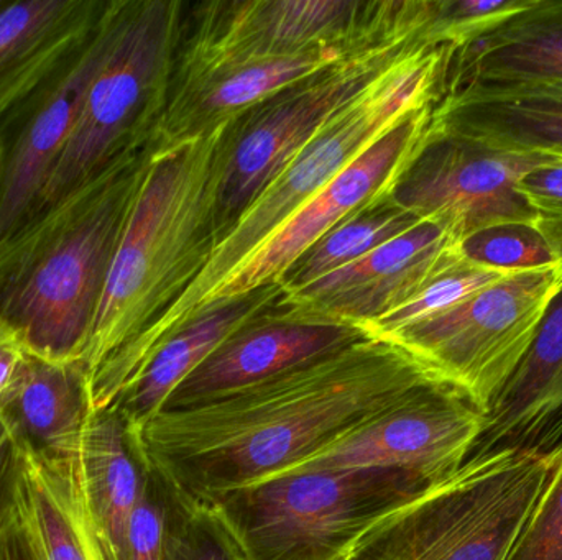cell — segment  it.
<instances>
[{"instance_id":"1","label":"cell","mask_w":562,"mask_h":560,"mask_svg":"<svg viewBox=\"0 0 562 560\" xmlns=\"http://www.w3.org/2000/svg\"><path fill=\"white\" fill-rule=\"evenodd\" d=\"M441 380L398 344L369 335L210 403L135 430L138 464L178 512L267 479L350 427Z\"/></svg>"},{"instance_id":"2","label":"cell","mask_w":562,"mask_h":560,"mask_svg":"<svg viewBox=\"0 0 562 560\" xmlns=\"http://www.w3.org/2000/svg\"><path fill=\"white\" fill-rule=\"evenodd\" d=\"M154 148L119 155L0 242V321L26 351L81 358Z\"/></svg>"},{"instance_id":"3","label":"cell","mask_w":562,"mask_h":560,"mask_svg":"<svg viewBox=\"0 0 562 560\" xmlns=\"http://www.w3.org/2000/svg\"><path fill=\"white\" fill-rule=\"evenodd\" d=\"M226 125L193 140L155 145L79 358L88 385L140 341L210 263L220 242Z\"/></svg>"},{"instance_id":"4","label":"cell","mask_w":562,"mask_h":560,"mask_svg":"<svg viewBox=\"0 0 562 560\" xmlns=\"http://www.w3.org/2000/svg\"><path fill=\"white\" fill-rule=\"evenodd\" d=\"M451 48L418 46L396 59L369 88L329 118L254 201L214 249L200 278L183 298L98 377L105 397H117L155 351L183 325L207 296L307 201L342 173L370 145L416 108L438 101Z\"/></svg>"},{"instance_id":"5","label":"cell","mask_w":562,"mask_h":560,"mask_svg":"<svg viewBox=\"0 0 562 560\" xmlns=\"http://www.w3.org/2000/svg\"><path fill=\"white\" fill-rule=\"evenodd\" d=\"M400 470L291 473L183 510L233 560H336L386 510L431 489Z\"/></svg>"},{"instance_id":"6","label":"cell","mask_w":562,"mask_h":560,"mask_svg":"<svg viewBox=\"0 0 562 560\" xmlns=\"http://www.w3.org/2000/svg\"><path fill=\"white\" fill-rule=\"evenodd\" d=\"M553 469L548 454L501 450L376 516L336 560H505Z\"/></svg>"},{"instance_id":"7","label":"cell","mask_w":562,"mask_h":560,"mask_svg":"<svg viewBox=\"0 0 562 560\" xmlns=\"http://www.w3.org/2000/svg\"><path fill=\"white\" fill-rule=\"evenodd\" d=\"M187 7L183 0H121L108 55L86 89L75 128L25 222L119 155L155 141Z\"/></svg>"},{"instance_id":"8","label":"cell","mask_w":562,"mask_h":560,"mask_svg":"<svg viewBox=\"0 0 562 560\" xmlns=\"http://www.w3.org/2000/svg\"><path fill=\"white\" fill-rule=\"evenodd\" d=\"M426 0H211L187 7L178 53L249 59L422 42Z\"/></svg>"},{"instance_id":"9","label":"cell","mask_w":562,"mask_h":560,"mask_svg":"<svg viewBox=\"0 0 562 560\" xmlns=\"http://www.w3.org/2000/svg\"><path fill=\"white\" fill-rule=\"evenodd\" d=\"M561 286V266L512 273L389 341L487 414Z\"/></svg>"},{"instance_id":"10","label":"cell","mask_w":562,"mask_h":560,"mask_svg":"<svg viewBox=\"0 0 562 560\" xmlns=\"http://www.w3.org/2000/svg\"><path fill=\"white\" fill-rule=\"evenodd\" d=\"M413 43L383 46L307 76L226 125L217 194V245L288 161Z\"/></svg>"},{"instance_id":"11","label":"cell","mask_w":562,"mask_h":560,"mask_svg":"<svg viewBox=\"0 0 562 560\" xmlns=\"http://www.w3.org/2000/svg\"><path fill=\"white\" fill-rule=\"evenodd\" d=\"M560 160L538 151L502 150L429 127L390 197L419 219L441 224L461 243L502 224L535 226L518 183L530 171Z\"/></svg>"},{"instance_id":"12","label":"cell","mask_w":562,"mask_h":560,"mask_svg":"<svg viewBox=\"0 0 562 560\" xmlns=\"http://www.w3.org/2000/svg\"><path fill=\"white\" fill-rule=\"evenodd\" d=\"M484 424L485 411L468 395L436 380L267 479L319 470H400L436 485L461 469Z\"/></svg>"},{"instance_id":"13","label":"cell","mask_w":562,"mask_h":560,"mask_svg":"<svg viewBox=\"0 0 562 560\" xmlns=\"http://www.w3.org/2000/svg\"><path fill=\"white\" fill-rule=\"evenodd\" d=\"M432 105L409 112L370 145L313 199L284 220L259 249L254 250L207 296L204 305L280 283L288 270L337 224L390 194L428 132Z\"/></svg>"},{"instance_id":"14","label":"cell","mask_w":562,"mask_h":560,"mask_svg":"<svg viewBox=\"0 0 562 560\" xmlns=\"http://www.w3.org/2000/svg\"><path fill=\"white\" fill-rule=\"evenodd\" d=\"M121 0H108L82 48L25 104L0 121V242L25 224L65 148L86 89L108 55Z\"/></svg>"},{"instance_id":"15","label":"cell","mask_w":562,"mask_h":560,"mask_svg":"<svg viewBox=\"0 0 562 560\" xmlns=\"http://www.w3.org/2000/svg\"><path fill=\"white\" fill-rule=\"evenodd\" d=\"M362 325L330 318L284 295L231 334L177 390L164 410L220 400L369 338Z\"/></svg>"},{"instance_id":"16","label":"cell","mask_w":562,"mask_h":560,"mask_svg":"<svg viewBox=\"0 0 562 560\" xmlns=\"http://www.w3.org/2000/svg\"><path fill=\"white\" fill-rule=\"evenodd\" d=\"M362 53L367 52L324 48L249 59L190 58L178 53L155 145L168 147L213 134L280 89Z\"/></svg>"},{"instance_id":"17","label":"cell","mask_w":562,"mask_h":560,"mask_svg":"<svg viewBox=\"0 0 562 560\" xmlns=\"http://www.w3.org/2000/svg\"><path fill=\"white\" fill-rule=\"evenodd\" d=\"M459 256V240L448 229L422 220L369 255L288 296L369 331Z\"/></svg>"},{"instance_id":"18","label":"cell","mask_w":562,"mask_h":560,"mask_svg":"<svg viewBox=\"0 0 562 560\" xmlns=\"http://www.w3.org/2000/svg\"><path fill=\"white\" fill-rule=\"evenodd\" d=\"M108 0L0 5V121L48 84L94 32Z\"/></svg>"},{"instance_id":"19","label":"cell","mask_w":562,"mask_h":560,"mask_svg":"<svg viewBox=\"0 0 562 560\" xmlns=\"http://www.w3.org/2000/svg\"><path fill=\"white\" fill-rule=\"evenodd\" d=\"M429 127L502 150L562 158V81L451 89L432 105Z\"/></svg>"},{"instance_id":"20","label":"cell","mask_w":562,"mask_h":560,"mask_svg":"<svg viewBox=\"0 0 562 560\" xmlns=\"http://www.w3.org/2000/svg\"><path fill=\"white\" fill-rule=\"evenodd\" d=\"M562 441V286L533 342L485 414L471 456L520 450L548 454Z\"/></svg>"},{"instance_id":"21","label":"cell","mask_w":562,"mask_h":560,"mask_svg":"<svg viewBox=\"0 0 562 560\" xmlns=\"http://www.w3.org/2000/svg\"><path fill=\"white\" fill-rule=\"evenodd\" d=\"M13 515L35 560H108L95 532L78 450L43 453L20 441Z\"/></svg>"},{"instance_id":"22","label":"cell","mask_w":562,"mask_h":560,"mask_svg":"<svg viewBox=\"0 0 562 560\" xmlns=\"http://www.w3.org/2000/svg\"><path fill=\"white\" fill-rule=\"evenodd\" d=\"M284 295L283 286L276 283L204 305L151 354L109 410L122 418L125 430L147 423L231 334Z\"/></svg>"},{"instance_id":"23","label":"cell","mask_w":562,"mask_h":560,"mask_svg":"<svg viewBox=\"0 0 562 560\" xmlns=\"http://www.w3.org/2000/svg\"><path fill=\"white\" fill-rule=\"evenodd\" d=\"M88 378L79 362L52 361L26 351L0 398V413L22 443L71 456L91 416Z\"/></svg>"},{"instance_id":"24","label":"cell","mask_w":562,"mask_h":560,"mask_svg":"<svg viewBox=\"0 0 562 560\" xmlns=\"http://www.w3.org/2000/svg\"><path fill=\"white\" fill-rule=\"evenodd\" d=\"M530 81H562V0H543L471 45L451 49L441 94L469 84Z\"/></svg>"},{"instance_id":"25","label":"cell","mask_w":562,"mask_h":560,"mask_svg":"<svg viewBox=\"0 0 562 560\" xmlns=\"http://www.w3.org/2000/svg\"><path fill=\"white\" fill-rule=\"evenodd\" d=\"M86 502L108 560H128L132 516L145 472L115 411H91L78 449Z\"/></svg>"},{"instance_id":"26","label":"cell","mask_w":562,"mask_h":560,"mask_svg":"<svg viewBox=\"0 0 562 560\" xmlns=\"http://www.w3.org/2000/svg\"><path fill=\"white\" fill-rule=\"evenodd\" d=\"M422 220L386 194L350 214L323 239L317 240L288 270L280 285L286 295H293L403 236Z\"/></svg>"},{"instance_id":"27","label":"cell","mask_w":562,"mask_h":560,"mask_svg":"<svg viewBox=\"0 0 562 560\" xmlns=\"http://www.w3.org/2000/svg\"><path fill=\"white\" fill-rule=\"evenodd\" d=\"M507 275L512 273L495 272L474 265L461 255L438 275L432 276L405 305L370 325L369 332L379 338H393L412 325L454 308L469 296Z\"/></svg>"},{"instance_id":"28","label":"cell","mask_w":562,"mask_h":560,"mask_svg":"<svg viewBox=\"0 0 562 560\" xmlns=\"http://www.w3.org/2000/svg\"><path fill=\"white\" fill-rule=\"evenodd\" d=\"M541 3L543 0H426L422 42L459 49Z\"/></svg>"},{"instance_id":"29","label":"cell","mask_w":562,"mask_h":560,"mask_svg":"<svg viewBox=\"0 0 562 560\" xmlns=\"http://www.w3.org/2000/svg\"><path fill=\"white\" fill-rule=\"evenodd\" d=\"M459 252L468 262L495 272L520 273L560 266L533 224L488 227L462 240Z\"/></svg>"},{"instance_id":"30","label":"cell","mask_w":562,"mask_h":560,"mask_svg":"<svg viewBox=\"0 0 562 560\" xmlns=\"http://www.w3.org/2000/svg\"><path fill=\"white\" fill-rule=\"evenodd\" d=\"M505 560H562V441L550 479Z\"/></svg>"},{"instance_id":"31","label":"cell","mask_w":562,"mask_h":560,"mask_svg":"<svg viewBox=\"0 0 562 560\" xmlns=\"http://www.w3.org/2000/svg\"><path fill=\"white\" fill-rule=\"evenodd\" d=\"M518 191L533 210L535 227L562 268V160L525 174Z\"/></svg>"},{"instance_id":"32","label":"cell","mask_w":562,"mask_h":560,"mask_svg":"<svg viewBox=\"0 0 562 560\" xmlns=\"http://www.w3.org/2000/svg\"><path fill=\"white\" fill-rule=\"evenodd\" d=\"M157 490L155 480L145 473L144 492L128 532V560H165L170 506Z\"/></svg>"},{"instance_id":"33","label":"cell","mask_w":562,"mask_h":560,"mask_svg":"<svg viewBox=\"0 0 562 560\" xmlns=\"http://www.w3.org/2000/svg\"><path fill=\"white\" fill-rule=\"evenodd\" d=\"M20 437L12 424L0 413V526L12 508L19 473Z\"/></svg>"},{"instance_id":"34","label":"cell","mask_w":562,"mask_h":560,"mask_svg":"<svg viewBox=\"0 0 562 560\" xmlns=\"http://www.w3.org/2000/svg\"><path fill=\"white\" fill-rule=\"evenodd\" d=\"M25 352L26 347L20 335L0 321V398L9 388Z\"/></svg>"},{"instance_id":"35","label":"cell","mask_w":562,"mask_h":560,"mask_svg":"<svg viewBox=\"0 0 562 560\" xmlns=\"http://www.w3.org/2000/svg\"><path fill=\"white\" fill-rule=\"evenodd\" d=\"M0 560H35L12 508L0 526Z\"/></svg>"},{"instance_id":"36","label":"cell","mask_w":562,"mask_h":560,"mask_svg":"<svg viewBox=\"0 0 562 560\" xmlns=\"http://www.w3.org/2000/svg\"><path fill=\"white\" fill-rule=\"evenodd\" d=\"M2 3H3V0H0V5H2Z\"/></svg>"}]
</instances>
